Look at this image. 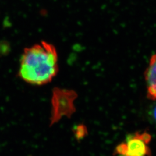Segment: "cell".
<instances>
[{
  "label": "cell",
  "instance_id": "cell-1",
  "mask_svg": "<svg viewBox=\"0 0 156 156\" xmlns=\"http://www.w3.org/2000/svg\"><path fill=\"white\" fill-rule=\"evenodd\" d=\"M58 72V54L55 46L45 41L24 49L18 75L34 85L50 82Z\"/></svg>",
  "mask_w": 156,
  "mask_h": 156
},
{
  "label": "cell",
  "instance_id": "cell-4",
  "mask_svg": "<svg viewBox=\"0 0 156 156\" xmlns=\"http://www.w3.org/2000/svg\"><path fill=\"white\" fill-rule=\"evenodd\" d=\"M148 115L151 122L156 126V102L154 103L150 107L148 112Z\"/></svg>",
  "mask_w": 156,
  "mask_h": 156
},
{
  "label": "cell",
  "instance_id": "cell-2",
  "mask_svg": "<svg viewBox=\"0 0 156 156\" xmlns=\"http://www.w3.org/2000/svg\"><path fill=\"white\" fill-rule=\"evenodd\" d=\"M151 140V135L146 132L130 134L124 142L116 147V154L117 156H151L148 146Z\"/></svg>",
  "mask_w": 156,
  "mask_h": 156
},
{
  "label": "cell",
  "instance_id": "cell-3",
  "mask_svg": "<svg viewBox=\"0 0 156 156\" xmlns=\"http://www.w3.org/2000/svg\"><path fill=\"white\" fill-rule=\"evenodd\" d=\"M145 79L147 97L156 101V53L151 57L149 66L145 71Z\"/></svg>",
  "mask_w": 156,
  "mask_h": 156
}]
</instances>
